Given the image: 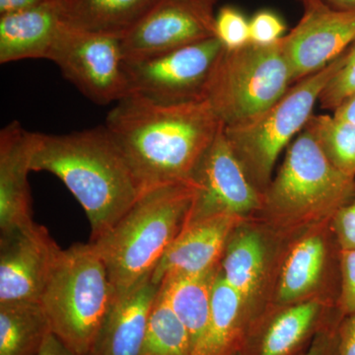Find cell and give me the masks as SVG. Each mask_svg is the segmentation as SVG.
<instances>
[{
	"instance_id": "5",
	"label": "cell",
	"mask_w": 355,
	"mask_h": 355,
	"mask_svg": "<svg viewBox=\"0 0 355 355\" xmlns=\"http://www.w3.org/2000/svg\"><path fill=\"white\" fill-rule=\"evenodd\" d=\"M114 292L92 243L60 249L40 304L51 331L72 350L88 355Z\"/></svg>"
},
{
	"instance_id": "12",
	"label": "cell",
	"mask_w": 355,
	"mask_h": 355,
	"mask_svg": "<svg viewBox=\"0 0 355 355\" xmlns=\"http://www.w3.org/2000/svg\"><path fill=\"white\" fill-rule=\"evenodd\" d=\"M214 7L202 0H159L121 38L125 62H139L214 38Z\"/></svg>"
},
{
	"instance_id": "28",
	"label": "cell",
	"mask_w": 355,
	"mask_h": 355,
	"mask_svg": "<svg viewBox=\"0 0 355 355\" xmlns=\"http://www.w3.org/2000/svg\"><path fill=\"white\" fill-rule=\"evenodd\" d=\"M214 37L226 50H237L250 43V21L234 6H223L214 19Z\"/></svg>"
},
{
	"instance_id": "22",
	"label": "cell",
	"mask_w": 355,
	"mask_h": 355,
	"mask_svg": "<svg viewBox=\"0 0 355 355\" xmlns=\"http://www.w3.org/2000/svg\"><path fill=\"white\" fill-rule=\"evenodd\" d=\"M159 0H60L62 21L74 29L123 38Z\"/></svg>"
},
{
	"instance_id": "20",
	"label": "cell",
	"mask_w": 355,
	"mask_h": 355,
	"mask_svg": "<svg viewBox=\"0 0 355 355\" xmlns=\"http://www.w3.org/2000/svg\"><path fill=\"white\" fill-rule=\"evenodd\" d=\"M62 25L60 0L0 15V64L49 60Z\"/></svg>"
},
{
	"instance_id": "34",
	"label": "cell",
	"mask_w": 355,
	"mask_h": 355,
	"mask_svg": "<svg viewBox=\"0 0 355 355\" xmlns=\"http://www.w3.org/2000/svg\"><path fill=\"white\" fill-rule=\"evenodd\" d=\"M51 1L53 0H0V15L27 10Z\"/></svg>"
},
{
	"instance_id": "32",
	"label": "cell",
	"mask_w": 355,
	"mask_h": 355,
	"mask_svg": "<svg viewBox=\"0 0 355 355\" xmlns=\"http://www.w3.org/2000/svg\"><path fill=\"white\" fill-rule=\"evenodd\" d=\"M340 322L327 327L318 334L309 349L301 355H340Z\"/></svg>"
},
{
	"instance_id": "1",
	"label": "cell",
	"mask_w": 355,
	"mask_h": 355,
	"mask_svg": "<svg viewBox=\"0 0 355 355\" xmlns=\"http://www.w3.org/2000/svg\"><path fill=\"white\" fill-rule=\"evenodd\" d=\"M104 125L144 193L190 181L223 123L207 100L161 104L128 95L116 103Z\"/></svg>"
},
{
	"instance_id": "40",
	"label": "cell",
	"mask_w": 355,
	"mask_h": 355,
	"mask_svg": "<svg viewBox=\"0 0 355 355\" xmlns=\"http://www.w3.org/2000/svg\"><path fill=\"white\" fill-rule=\"evenodd\" d=\"M232 355H239V354H238V352H237V354H232Z\"/></svg>"
},
{
	"instance_id": "21",
	"label": "cell",
	"mask_w": 355,
	"mask_h": 355,
	"mask_svg": "<svg viewBox=\"0 0 355 355\" xmlns=\"http://www.w3.org/2000/svg\"><path fill=\"white\" fill-rule=\"evenodd\" d=\"M241 296L222 277L214 282L209 324L191 355L237 354L254 320Z\"/></svg>"
},
{
	"instance_id": "31",
	"label": "cell",
	"mask_w": 355,
	"mask_h": 355,
	"mask_svg": "<svg viewBox=\"0 0 355 355\" xmlns=\"http://www.w3.org/2000/svg\"><path fill=\"white\" fill-rule=\"evenodd\" d=\"M331 227L343 250L355 249V195L331 219Z\"/></svg>"
},
{
	"instance_id": "11",
	"label": "cell",
	"mask_w": 355,
	"mask_h": 355,
	"mask_svg": "<svg viewBox=\"0 0 355 355\" xmlns=\"http://www.w3.org/2000/svg\"><path fill=\"white\" fill-rule=\"evenodd\" d=\"M190 181L195 195L184 226L222 216L250 218L261 209L263 193L250 182L229 146L223 125Z\"/></svg>"
},
{
	"instance_id": "36",
	"label": "cell",
	"mask_w": 355,
	"mask_h": 355,
	"mask_svg": "<svg viewBox=\"0 0 355 355\" xmlns=\"http://www.w3.org/2000/svg\"><path fill=\"white\" fill-rule=\"evenodd\" d=\"M338 118L343 119L355 123V95L345 100L340 106L334 111Z\"/></svg>"
},
{
	"instance_id": "26",
	"label": "cell",
	"mask_w": 355,
	"mask_h": 355,
	"mask_svg": "<svg viewBox=\"0 0 355 355\" xmlns=\"http://www.w3.org/2000/svg\"><path fill=\"white\" fill-rule=\"evenodd\" d=\"M326 157L347 176L355 178V123L335 114H313L305 125Z\"/></svg>"
},
{
	"instance_id": "9",
	"label": "cell",
	"mask_w": 355,
	"mask_h": 355,
	"mask_svg": "<svg viewBox=\"0 0 355 355\" xmlns=\"http://www.w3.org/2000/svg\"><path fill=\"white\" fill-rule=\"evenodd\" d=\"M49 60L96 104L116 103L128 95L120 37L80 31L62 21Z\"/></svg>"
},
{
	"instance_id": "15",
	"label": "cell",
	"mask_w": 355,
	"mask_h": 355,
	"mask_svg": "<svg viewBox=\"0 0 355 355\" xmlns=\"http://www.w3.org/2000/svg\"><path fill=\"white\" fill-rule=\"evenodd\" d=\"M60 249L34 221L0 232V303L40 302Z\"/></svg>"
},
{
	"instance_id": "23",
	"label": "cell",
	"mask_w": 355,
	"mask_h": 355,
	"mask_svg": "<svg viewBox=\"0 0 355 355\" xmlns=\"http://www.w3.org/2000/svg\"><path fill=\"white\" fill-rule=\"evenodd\" d=\"M219 270L220 266L198 275H176L160 284V293L186 327L193 349L209 324L214 282Z\"/></svg>"
},
{
	"instance_id": "37",
	"label": "cell",
	"mask_w": 355,
	"mask_h": 355,
	"mask_svg": "<svg viewBox=\"0 0 355 355\" xmlns=\"http://www.w3.org/2000/svg\"><path fill=\"white\" fill-rule=\"evenodd\" d=\"M322 1L335 10L355 12V0H322Z\"/></svg>"
},
{
	"instance_id": "24",
	"label": "cell",
	"mask_w": 355,
	"mask_h": 355,
	"mask_svg": "<svg viewBox=\"0 0 355 355\" xmlns=\"http://www.w3.org/2000/svg\"><path fill=\"white\" fill-rule=\"evenodd\" d=\"M51 333L39 302L0 303V355H39Z\"/></svg>"
},
{
	"instance_id": "6",
	"label": "cell",
	"mask_w": 355,
	"mask_h": 355,
	"mask_svg": "<svg viewBox=\"0 0 355 355\" xmlns=\"http://www.w3.org/2000/svg\"><path fill=\"white\" fill-rule=\"evenodd\" d=\"M343 55L291 85L270 108L242 123L224 127L229 146L250 182L261 193L272 182L279 154L304 130L320 96L342 67Z\"/></svg>"
},
{
	"instance_id": "4",
	"label": "cell",
	"mask_w": 355,
	"mask_h": 355,
	"mask_svg": "<svg viewBox=\"0 0 355 355\" xmlns=\"http://www.w3.org/2000/svg\"><path fill=\"white\" fill-rule=\"evenodd\" d=\"M354 195L355 178L336 169L304 128L287 147L254 217L288 237L331 221Z\"/></svg>"
},
{
	"instance_id": "7",
	"label": "cell",
	"mask_w": 355,
	"mask_h": 355,
	"mask_svg": "<svg viewBox=\"0 0 355 355\" xmlns=\"http://www.w3.org/2000/svg\"><path fill=\"white\" fill-rule=\"evenodd\" d=\"M291 67L279 43L224 49L210 76L205 100L224 127L270 108L291 87Z\"/></svg>"
},
{
	"instance_id": "16",
	"label": "cell",
	"mask_w": 355,
	"mask_h": 355,
	"mask_svg": "<svg viewBox=\"0 0 355 355\" xmlns=\"http://www.w3.org/2000/svg\"><path fill=\"white\" fill-rule=\"evenodd\" d=\"M335 305L323 302L268 305L248 330L239 355H301L320 331L342 321Z\"/></svg>"
},
{
	"instance_id": "25",
	"label": "cell",
	"mask_w": 355,
	"mask_h": 355,
	"mask_svg": "<svg viewBox=\"0 0 355 355\" xmlns=\"http://www.w3.org/2000/svg\"><path fill=\"white\" fill-rule=\"evenodd\" d=\"M193 350L190 334L159 289L139 355H191Z\"/></svg>"
},
{
	"instance_id": "27",
	"label": "cell",
	"mask_w": 355,
	"mask_h": 355,
	"mask_svg": "<svg viewBox=\"0 0 355 355\" xmlns=\"http://www.w3.org/2000/svg\"><path fill=\"white\" fill-rule=\"evenodd\" d=\"M355 95V40L345 51L340 69L320 96L322 108L335 111L345 100Z\"/></svg>"
},
{
	"instance_id": "38",
	"label": "cell",
	"mask_w": 355,
	"mask_h": 355,
	"mask_svg": "<svg viewBox=\"0 0 355 355\" xmlns=\"http://www.w3.org/2000/svg\"><path fill=\"white\" fill-rule=\"evenodd\" d=\"M299 2L303 4V6H307V4L312 3V2L317 1V0H298Z\"/></svg>"
},
{
	"instance_id": "14",
	"label": "cell",
	"mask_w": 355,
	"mask_h": 355,
	"mask_svg": "<svg viewBox=\"0 0 355 355\" xmlns=\"http://www.w3.org/2000/svg\"><path fill=\"white\" fill-rule=\"evenodd\" d=\"M354 40L355 12L335 10L322 0L305 6L298 24L280 40L292 85L328 67Z\"/></svg>"
},
{
	"instance_id": "3",
	"label": "cell",
	"mask_w": 355,
	"mask_h": 355,
	"mask_svg": "<svg viewBox=\"0 0 355 355\" xmlns=\"http://www.w3.org/2000/svg\"><path fill=\"white\" fill-rule=\"evenodd\" d=\"M193 195L191 181L144 191L113 227L90 241L104 261L114 295L153 275L183 230Z\"/></svg>"
},
{
	"instance_id": "35",
	"label": "cell",
	"mask_w": 355,
	"mask_h": 355,
	"mask_svg": "<svg viewBox=\"0 0 355 355\" xmlns=\"http://www.w3.org/2000/svg\"><path fill=\"white\" fill-rule=\"evenodd\" d=\"M39 355H80L69 349L62 340H60L53 333L46 338Z\"/></svg>"
},
{
	"instance_id": "10",
	"label": "cell",
	"mask_w": 355,
	"mask_h": 355,
	"mask_svg": "<svg viewBox=\"0 0 355 355\" xmlns=\"http://www.w3.org/2000/svg\"><path fill=\"white\" fill-rule=\"evenodd\" d=\"M223 50L220 41L214 37L157 57L125 62L128 95L161 104L205 100L210 76Z\"/></svg>"
},
{
	"instance_id": "30",
	"label": "cell",
	"mask_w": 355,
	"mask_h": 355,
	"mask_svg": "<svg viewBox=\"0 0 355 355\" xmlns=\"http://www.w3.org/2000/svg\"><path fill=\"white\" fill-rule=\"evenodd\" d=\"M338 309L343 317L355 312V249L342 252V286Z\"/></svg>"
},
{
	"instance_id": "17",
	"label": "cell",
	"mask_w": 355,
	"mask_h": 355,
	"mask_svg": "<svg viewBox=\"0 0 355 355\" xmlns=\"http://www.w3.org/2000/svg\"><path fill=\"white\" fill-rule=\"evenodd\" d=\"M242 218L222 216L184 226L151 275L160 286L168 277L198 275L220 266L226 243Z\"/></svg>"
},
{
	"instance_id": "19",
	"label": "cell",
	"mask_w": 355,
	"mask_h": 355,
	"mask_svg": "<svg viewBox=\"0 0 355 355\" xmlns=\"http://www.w3.org/2000/svg\"><path fill=\"white\" fill-rule=\"evenodd\" d=\"M33 139L34 132L17 121L0 132V232L33 222L28 182Z\"/></svg>"
},
{
	"instance_id": "2",
	"label": "cell",
	"mask_w": 355,
	"mask_h": 355,
	"mask_svg": "<svg viewBox=\"0 0 355 355\" xmlns=\"http://www.w3.org/2000/svg\"><path fill=\"white\" fill-rule=\"evenodd\" d=\"M32 171L57 176L85 210L91 240L113 227L142 193L106 125L65 133L34 132Z\"/></svg>"
},
{
	"instance_id": "29",
	"label": "cell",
	"mask_w": 355,
	"mask_h": 355,
	"mask_svg": "<svg viewBox=\"0 0 355 355\" xmlns=\"http://www.w3.org/2000/svg\"><path fill=\"white\" fill-rule=\"evenodd\" d=\"M286 25L279 14L268 9L254 13L250 20V43L270 46L286 36Z\"/></svg>"
},
{
	"instance_id": "18",
	"label": "cell",
	"mask_w": 355,
	"mask_h": 355,
	"mask_svg": "<svg viewBox=\"0 0 355 355\" xmlns=\"http://www.w3.org/2000/svg\"><path fill=\"white\" fill-rule=\"evenodd\" d=\"M159 289L150 277L114 295L88 355H139Z\"/></svg>"
},
{
	"instance_id": "13",
	"label": "cell",
	"mask_w": 355,
	"mask_h": 355,
	"mask_svg": "<svg viewBox=\"0 0 355 355\" xmlns=\"http://www.w3.org/2000/svg\"><path fill=\"white\" fill-rule=\"evenodd\" d=\"M282 236L254 217L243 219L229 236L220 261L224 280L254 316L265 309Z\"/></svg>"
},
{
	"instance_id": "8",
	"label": "cell",
	"mask_w": 355,
	"mask_h": 355,
	"mask_svg": "<svg viewBox=\"0 0 355 355\" xmlns=\"http://www.w3.org/2000/svg\"><path fill=\"white\" fill-rule=\"evenodd\" d=\"M331 222L282 238L266 306L323 302L338 308L343 249Z\"/></svg>"
},
{
	"instance_id": "39",
	"label": "cell",
	"mask_w": 355,
	"mask_h": 355,
	"mask_svg": "<svg viewBox=\"0 0 355 355\" xmlns=\"http://www.w3.org/2000/svg\"><path fill=\"white\" fill-rule=\"evenodd\" d=\"M202 1L209 2V3L214 4V6H216L217 2L219 1V0H202Z\"/></svg>"
},
{
	"instance_id": "33",
	"label": "cell",
	"mask_w": 355,
	"mask_h": 355,
	"mask_svg": "<svg viewBox=\"0 0 355 355\" xmlns=\"http://www.w3.org/2000/svg\"><path fill=\"white\" fill-rule=\"evenodd\" d=\"M338 334L340 355H355V312L343 317Z\"/></svg>"
}]
</instances>
